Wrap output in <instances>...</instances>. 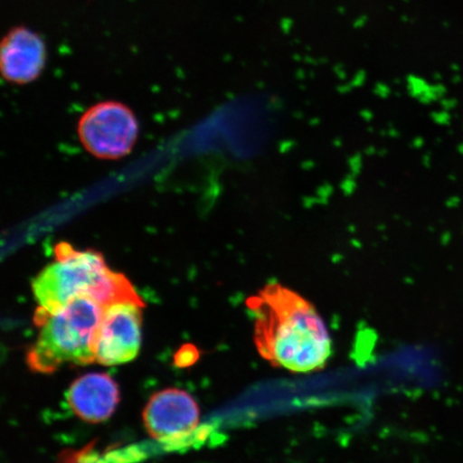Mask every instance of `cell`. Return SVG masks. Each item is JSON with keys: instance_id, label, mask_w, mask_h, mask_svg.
Instances as JSON below:
<instances>
[{"instance_id": "1", "label": "cell", "mask_w": 463, "mask_h": 463, "mask_svg": "<svg viewBox=\"0 0 463 463\" xmlns=\"http://www.w3.org/2000/svg\"><path fill=\"white\" fill-rule=\"evenodd\" d=\"M254 318V345L271 366L295 373L326 367L332 339L308 300L280 283H270L247 300Z\"/></svg>"}, {"instance_id": "2", "label": "cell", "mask_w": 463, "mask_h": 463, "mask_svg": "<svg viewBox=\"0 0 463 463\" xmlns=\"http://www.w3.org/2000/svg\"><path fill=\"white\" fill-rule=\"evenodd\" d=\"M55 262L33 282V292L42 314H53L73 299L90 298L104 309L120 303L145 307L143 300L124 275L115 273L100 253L79 251L61 242L55 247Z\"/></svg>"}, {"instance_id": "3", "label": "cell", "mask_w": 463, "mask_h": 463, "mask_svg": "<svg viewBox=\"0 0 463 463\" xmlns=\"http://www.w3.org/2000/svg\"><path fill=\"white\" fill-rule=\"evenodd\" d=\"M104 308L82 297L53 314L36 311L40 327L36 343L27 353L28 367L38 373H53L65 364L86 366L96 362L94 344Z\"/></svg>"}, {"instance_id": "4", "label": "cell", "mask_w": 463, "mask_h": 463, "mask_svg": "<svg viewBox=\"0 0 463 463\" xmlns=\"http://www.w3.org/2000/svg\"><path fill=\"white\" fill-rule=\"evenodd\" d=\"M78 131L87 152L101 159H119L135 146L138 126L128 107L109 101L90 108L80 119Z\"/></svg>"}, {"instance_id": "5", "label": "cell", "mask_w": 463, "mask_h": 463, "mask_svg": "<svg viewBox=\"0 0 463 463\" xmlns=\"http://www.w3.org/2000/svg\"><path fill=\"white\" fill-rule=\"evenodd\" d=\"M142 308L120 303L104 309L94 344L97 363L116 366L135 360L142 345Z\"/></svg>"}, {"instance_id": "6", "label": "cell", "mask_w": 463, "mask_h": 463, "mask_svg": "<svg viewBox=\"0 0 463 463\" xmlns=\"http://www.w3.org/2000/svg\"><path fill=\"white\" fill-rule=\"evenodd\" d=\"M199 405L187 392L166 389L156 392L143 412L150 437L169 441L193 432L199 424Z\"/></svg>"}, {"instance_id": "7", "label": "cell", "mask_w": 463, "mask_h": 463, "mask_svg": "<svg viewBox=\"0 0 463 463\" xmlns=\"http://www.w3.org/2000/svg\"><path fill=\"white\" fill-rule=\"evenodd\" d=\"M48 48L42 34L27 26H14L0 45V71L8 82L25 85L43 74Z\"/></svg>"}, {"instance_id": "8", "label": "cell", "mask_w": 463, "mask_h": 463, "mask_svg": "<svg viewBox=\"0 0 463 463\" xmlns=\"http://www.w3.org/2000/svg\"><path fill=\"white\" fill-rule=\"evenodd\" d=\"M67 401L79 419L98 424L111 418L118 407V385L109 374L87 373L73 382Z\"/></svg>"}]
</instances>
